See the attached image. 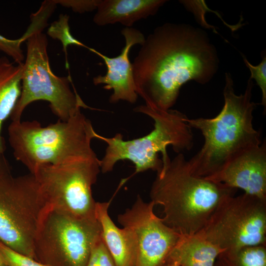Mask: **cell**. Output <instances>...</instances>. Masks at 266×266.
Segmentation results:
<instances>
[{
  "mask_svg": "<svg viewBox=\"0 0 266 266\" xmlns=\"http://www.w3.org/2000/svg\"><path fill=\"white\" fill-rule=\"evenodd\" d=\"M218 64L216 49L205 32L184 24L166 23L145 38L132 63L137 93L145 105L167 110L185 83H207Z\"/></svg>",
  "mask_w": 266,
  "mask_h": 266,
  "instance_id": "1",
  "label": "cell"
},
{
  "mask_svg": "<svg viewBox=\"0 0 266 266\" xmlns=\"http://www.w3.org/2000/svg\"><path fill=\"white\" fill-rule=\"evenodd\" d=\"M235 189L194 174L182 153L162 165L150 191L151 201L163 208V222L182 235L200 232Z\"/></svg>",
  "mask_w": 266,
  "mask_h": 266,
  "instance_id": "2",
  "label": "cell"
},
{
  "mask_svg": "<svg viewBox=\"0 0 266 266\" xmlns=\"http://www.w3.org/2000/svg\"><path fill=\"white\" fill-rule=\"evenodd\" d=\"M253 86L249 78L244 94L237 95L231 75L226 73L224 104L219 114L212 118H188L191 128L200 131L204 138L200 149L188 160L195 175L210 176L236 155L262 143L261 133L253 123Z\"/></svg>",
  "mask_w": 266,
  "mask_h": 266,
  "instance_id": "3",
  "label": "cell"
},
{
  "mask_svg": "<svg viewBox=\"0 0 266 266\" xmlns=\"http://www.w3.org/2000/svg\"><path fill=\"white\" fill-rule=\"evenodd\" d=\"M91 121L79 110L67 121L45 127L37 121H11L8 141L15 158L33 173L40 166L59 165L96 154Z\"/></svg>",
  "mask_w": 266,
  "mask_h": 266,
  "instance_id": "4",
  "label": "cell"
},
{
  "mask_svg": "<svg viewBox=\"0 0 266 266\" xmlns=\"http://www.w3.org/2000/svg\"><path fill=\"white\" fill-rule=\"evenodd\" d=\"M134 110L150 117L154 121L153 130L143 136L128 140H124L120 133L111 137L97 133L96 138L107 144L104 155L100 160V171L103 173L111 171L116 164L123 160L134 165V174L150 169L157 172L170 158L166 151L168 146L180 153L190 150L193 146L192 128L184 113L145 104L136 107Z\"/></svg>",
  "mask_w": 266,
  "mask_h": 266,
  "instance_id": "5",
  "label": "cell"
},
{
  "mask_svg": "<svg viewBox=\"0 0 266 266\" xmlns=\"http://www.w3.org/2000/svg\"><path fill=\"white\" fill-rule=\"evenodd\" d=\"M50 209L33 174L0 178V242L36 260L34 244Z\"/></svg>",
  "mask_w": 266,
  "mask_h": 266,
  "instance_id": "6",
  "label": "cell"
},
{
  "mask_svg": "<svg viewBox=\"0 0 266 266\" xmlns=\"http://www.w3.org/2000/svg\"><path fill=\"white\" fill-rule=\"evenodd\" d=\"M43 29L32 33L26 40L27 55L23 65L20 98L10 115L12 121L21 120L27 106L37 100L49 103L61 121H67L81 107L89 108L70 87V76L59 77L52 71L47 53L48 39Z\"/></svg>",
  "mask_w": 266,
  "mask_h": 266,
  "instance_id": "7",
  "label": "cell"
},
{
  "mask_svg": "<svg viewBox=\"0 0 266 266\" xmlns=\"http://www.w3.org/2000/svg\"><path fill=\"white\" fill-rule=\"evenodd\" d=\"M100 171V160L95 154L61 164L43 165L33 174L50 208L95 220L97 202L92 188Z\"/></svg>",
  "mask_w": 266,
  "mask_h": 266,
  "instance_id": "8",
  "label": "cell"
},
{
  "mask_svg": "<svg viewBox=\"0 0 266 266\" xmlns=\"http://www.w3.org/2000/svg\"><path fill=\"white\" fill-rule=\"evenodd\" d=\"M100 233L97 219L81 218L50 208L35 239L36 260L47 266H86Z\"/></svg>",
  "mask_w": 266,
  "mask_h": 266,
  "instance_id": "9",
  "label": "cell"
},
{
  "mask_svg": "<svg viewBox=\"0 0 266 266\" xmlns=\"http://www.w3.org/2000/svg\"><path fill=\"white\" fill-rule=\"evenodd\" d=\"M198 233L225 251L266 245V200L245 193L231 196Z\"/></svg>",
  "mask_w": 266,
  "mask_h": 266,
  "instance_id": "10",
  "label": "cell"
},
{
  "mask_svg": "<svg viewBox=\"0 0 266 266\" xmlns=\"http://www.w3.org/2000/svg\"><path fill=\"white\" fill-rule=\"evenodd\" d=\"M155 205L138 195L132 206L118 215L123 227L131 230L137 243L136 266H162L181 237L154 213Z\"/></svg>",
  "mask_w": 266,
  "mask_h": 266,
  "instance_id": "11",
  "label": "cell"
},
{
  "mask_svg": "<svg viewBox=\"0 0 266 266\" xmlns=\"http://www.w3.org/2000/svg\"><path fill=\"white\" fill-rule=\"evenodd\" d=\"M210 181L266 200V143L245 150L226 163Z\"/></svg>",
  "mask_w": 266,
  "mask_h": 266,
  "instance_id": "12",
  "label": "cell"
},
{
  "mask_svg": "<svg viewBox=\"0 0 266 266\" xmlns=\"http://www.w3.org/2000/svg\"><path fill=\"white\" fill-rule=\"evenodd\" d=\"M121 34L125 38V45L120 54L116 57H109L94 49L88 48L90 51L103 60L107 68L104 75L94 77L93 82L95 85L103 84V89L113 91L109 99L110 103L123 100L134 103L138 96L129 54L131 48L136 44L141 45L145 37L140 31L132 27L123 28Z\"/></svg>",
  "mask_w": 266,
  "mask_h": 266,
  "instance_id": "13",
  "label": "cell"
},
{
  "mask_svg": "<svg viewBox=\"0 0 266 266\" xmlns=\"http://www.w3.org/2000/svg\"><path fill=\"white\" fill-rule=\"evenodd\" d=\"M111 200L97 202L96 216L101 237L116 266H136L137 248L133 231L126 227L120 228L108 214Z\"/></svg>",
  "mask_w": 266,
  "mask_h": 266,
  "instance_id": "14",
  "label": "cell"
},
{
  "mask_svg": "<svg viewBox=\"0 0 266 266\" xmlns=\"http://www.w3.org/2000/svg\"><path fill=\"white\" fill-rule=\"evenodd\" d=\"M165 0H100L93 17L98 26L120 23L131 27L136 22L155 15Z\"/></svg>",
  "mask_w": 266,
  "mask_h": 266,
  "instance_id": "15",
  "label": "cell"
},
{
  "mask_svg": "<svg viewBox=\"0 0 266 266\" xmlns=\"http://www.w3.org/2000/svg\"><path fill=\"white\" fill-rule=\"evenodd\" d=\"M224 251L198 233L181 235L166 261L180 266H214L218 256Z\"/></svg>",
  "mask_w": 266,
  "mask_h": 266,
  "instance_id": "16",
  "label": "cell"
},
{
  "mask_svg": "<svg viewBox=\"0 0 266 266\" xmlns=\"http://www.w3.org/2000/svg\"><path fill=\"white\" fill-rule=\"evenodd\" d=\"M23 65L0 57V127L10 116L20 98Z\"/></svg>",
  "mask_w": 266,
  "mask_h": 266,
  "instance_id": "17",
  "label": "cell"
},
{
  "mask_svg": "<svg viewBox=\"0 0 266 266\" xmlns=\"http://www.w3.org/2000/svg\"><path fill=\"white\" fill-rule=\"evenodd\" d=\"M214 266H266V245L224 251L218 256Z\"/></svg>",
  "mask_w": 266,
  "mask_h": 266,
  "instance_id": "18",
  "label": "cell"
},
{
  "mask_svg": "<svg viewBox=\"0 0 266 266\" xmlns=\"http://www.w3.org/2000/svg\"><path fill=\"white\" fill-rule=\"evenodd\" d=\"M69 17L66 14H60L59 19L53 22L49 28L48 34L54 39L59 40L62 43L63 51L65 54L66 67L69 68L67 60V47L74 45L88 49V47L74 38L71 34L68 24Z\"/></svg>",
  "mask_w": 266,
  "mask_h": 266,
  "instance_id": "19",
  "label": "cell"
},
{
  "mask_svg": "<svg viewBox=\"0 0 266 266\" xmlns=\"http://www.w3.org/2000/svg\"><path fill=\"white\" fill-rule=\"evenodd\" d=\"M87 266H116L101 233L95 242Z\"/></svg>",
  "mask_w": 266,
  "mask_h": 266,
  "instance_id": "20",
  "label": "cell"
},
{
  "mask_svg": "<svg viewBox=\"0 0 266 266\" xmlns=\"http://www.w3.org/2000/svg\"><path fill=\"white\" fill-rule=\"evenodd\" d=\"M0 255L7 266H47L36 260L14 251L1 242Z\"/></svg>",
  "mask_w": 266,
  "mask_h": 266,
  "instance_id": "21",
  "label": "cell"
},
{
  "mask_svg": "<svg viewBox=\"0 0 266 266\" xmlns=\"http://www.w3.org/2000/svg\"><path fill=\"white\" fill-rule=\"evenodd\" d=\"M262 60L257 66L252 65L243 55V61L246 66L249 68L251 76L249 78L255 79L262 91V104L265 107V112L266 106V53H262Z\"/></svg>",
  "mask_w": 266,
  "mask_h": 266,
  "instance_id": "22",
  "label": "cell"
},
{
  "mask_svg": "<svg viewBox=\"0 0 266 266\" xmlns=\"http://www.w3.org/2000/svg\"><path fill=\"white\" fill-rule=\"evenodd\" d=\"M25 40L23 35L18 39H11L0 34V51L11 57L16 63H23L25 57L21 44Z\"/></svg>",
  "mask_w": 266,
  "mask_h": 266,
  "instance_id": "23",
  "label": "cell"
},
{
  "mask_svg": "<svg viewBox=\"0 0 266 266\" xmlns=\"http://www.w3.org/2000/svg\"><path fill=\"white\" fill-rule=\"evenodd\" d=\"M56 4L70 8L75 12L83 13L97 9L100 0H54Z\"/></svg>",
  "mask_w": 266,
  "mask_h": 266,
  "instance_id": "24",
  "label": "cell"
},
{
  "mask_svg": "<svg viewBox=\"0 0 266 266\" xmlns=\"http://www.w3.org/2000/svg\"><path fill=\"white\" fill-rule=\"evenodd\" d=\"M10 173L11 172L9 164L4 152L0 151V178Z\"/></svg>",
  "mask_w": 266,
  "mask_h": 266,
  "instance_id": "25",
  "label": "cell"
},
{
  "mask_svg": "<svg viewBox=\"0 0 266 266\" xmlns=\"http://www.w3.org/2000/svg\"><path fill=\"white\" fill-rule=\"evenodd\" d=\"M180 266L177 264L173 263L170 261H166L163 266Z\"/></svg>",
  "mask_w": 266,
  "mask_h": 266,
  "instance_id": "26",
  "label": "cell"
},
{
  "mask_svg": "<svg viewBox=\"0 0 266 266\" xmlns=\"http://www.w3.org/2000/svg\"><path fill=\"white\" fill-rule=\"evenodd\" d=\"M0 266H7L0 255Z\"/></svg>",
  "mask_w": 266,
  "mask_h": 266,
  "instance_id": "27",
  "label": "cell"
}]
</instances>
